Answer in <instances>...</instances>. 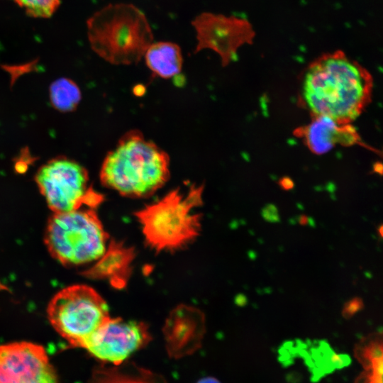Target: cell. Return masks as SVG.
Returning a JSON list of instances; mask_svg holds the SVG:
<instances>
[{
    "mask_svg": "<svg viewBox=\"0 0 383 383\" xmlns=\"http://www.w3.org/2000/svg\"><path fill=\"white\" fill-rule=\"evenodd\" d=\"M205 316L199 309L185 304L174 308L167 316L165 331L169 338L184 340L200 334Z\"/></svg>",
    "mask_w": 383,
    "mask_h": 383,
    "instance_id": "cell-14",
    "label": "cell"
},
{
    "mask_svg": "<svg viewBox=\"0 0 383 383\" xmlns=\"http://www.w3.org/2000/svg\"><path fill=\"white\" fill-rule=\"evenodd\" d=\"M33 17H49L60 4V0H13Z\"/></svg>",
    "mask_w": 383,
    "mask_h": 383,
    "instance_id": "cell-16",
    "label": "cell"
},
{
    "mask_svg": "<svg viewBox=\"0 0 383 383\" xmlns=\"http://www.w3.org/2000/svg\"><path fill=\"white\" fill-rule=\"evenodd\" d=\"M149 340L150 333L144 323L109 317L82 348L99 360L119 364Z\"/></svg>",
    "mask_w": 383,
    "mask_h": 383,
    "instance_id": "cell-9",
    "label": "cell"
},
{
    "mask_svg": "<svg viewBox=\"0 0 383 383\" xmlns=\"http://www.w3.org/2000/svg\"><path fill=\"white\" fill-rule=\"evenodd\" d=\"M47 312L58 334L72 346L81 348L110 317L105 300L85 284L69 286L58 292L50 300Z\"/></svg>",
    "mask_w": 383,
    "mask_h": 383,
    "instance_id": "cell-6",
    "label": "cell"
},
{
    "mask_svg": "<svg viewBox=\"0 0 383 383\" xmlns=\"http://www.w3.org/2000/svg\"><path fill=\"white\" fill-rule=\"evenodd\" d=\"M87 29L93 50L116 65L138 63L154 41L145 14L129 3L104 6L88 20Z\"/></svg>",
    "mask_w": 383,
    "mask_h": 383,
    "instance_id": "cell-3",
    "label": "cell"
},
{
    "mask_svg": "<svg viewBox=\"0 0 383 383\" xmlns=\"http://www.w3.org/2000/svg\"><path fill=\"white\" fill-rule=\"evenodd\" d=\"M299 222L301 225H308L310 224L309 219L305 216H301L299 218Z\"/></svg>",
    "mask_w": 383,
    "mask_h": 383,
    "instance_id": "cell-19",
    "label": "cell"
},
{
    "mask_svg": "<svg viewBox=\"0 0 383 383\" xmlns=\"http://www.w3.org/2000/svg\"><path fill=\"white\" fill-rule=\"evenodd\" d=\"M108 240L94 209L89 207L54 213L45 233L50 255L68 267L96 262L105 252Z\"/></svg>",
    "mask_w": 383,
    "mask_h": 383,
    "instance_id": "cell-5",
    "label": "cell"
},
{
    "mask_svg": "<svg viewBox=\"0 0 383 383\" xmlns=\"http://www.w3.org/2000/svg\"><path fill=\"white\" fill-rule=\"evenodd\" d=\"M362 302L359 299H354L348 301L344 306L343 315L345 317H350L356 312L359 311L362 307Z\"/></svg>",
    "mask_w": 383,
    "mask_h": 383,
    "instance_id": "cell-17",
    "label": "cell"
},
{
    "mask_svg": "<svg viewBox=\"0 0 383 383\" xmlns=\"http://www.w3.org/2000/svg\"><path fill=\"white\" fill-rule=\"evenodd\" d=\"M196 43L194 53L211 50L218 55L225 67L237 57L240 47L251 44L255 36L251 24L245 18L211 12H201L191 22Z\"/></svg>",
    "mask_w": 383,
    "mask_h": 383,
    "instance_id": "cell-8",
    "label": "cell"
},
{
    "mask_svg": "<svg viewBox=\"0 0 383 383\" xmlns=\"http://www.w3.org/2000/svg\"><path fill=\"white\" fill-rule=\"evenodd\" d=\"M204 186L192 184L187 192L177 188L134 213L146 243L157 251L177 250L195 239L201 227Z\"/></svg>",
    "mask_w": 383,
    "mask_h": 383,
    "instance_id": "cell-4",
    "label": "cell"
},
{
    "mask_svg": "<svg viewBox=\"0 0 383 383\" xmlns=\"http://www.w3.org/2000/svg\"><path fill=\"white\" fill-rule=\"evenodd\" d=\"M143 57L149 70L155 76L170 79L180 74L183 56L180 46L171 41L152 42Z\"/></svg>",
    "mask_w": 383,
    "mask_h": 383,
    "instance_id": "cell-13",
    "label": "cell"
},
{
    "mask_svg": "<svg viewBox=\"0 0 383 383\" xmlns=\"http://www.w3.org/2000/svg\"><path fill=\"white\" fill-rule=\"evenodd\" d=\"M50 99L56 109L62 112L72 111L80 101V89L73 81L61 78L50 85Z\"/></svg>",
    "mask_w": 383,
    "mask_h": 383,
    "instance_id": "cell-15",
    "label": "cell"
},
{
    "mask_svg": "<svg viewBox=\"0 0 383 383\" xmlns=\"http://www.w3.org/2000/svg\"><path fill=\"white\" fill-rule=\"evenodd\" d=\"M170 177L168 154L138 130L121 136L105 157L99 173L103 186L135 199L152 196Z\"/></svg>",
    "mask_w": 383,
    "mask_h": 383,
    "instance_id": "cell-2",
    "label": "cell"
},
{
    "mask_svg": "<svg viewBox=\"0 0 383 383\" xmlns=\"http://www.w3.org/2000/svg\"><path fill=\"white\" fill-rule=\"evenodd\" d=\"M294 134L316 155L327 153L337 145H364L351 123H340L323 116L311 117L309 123L299 127Z\"/></svg>",
    "mask_w": 383,
    "mask_h": 383,
    "instance_id": "cell-11",
    "label": "cell"
},
{
    "mask_svg": "<svg viewBox=\"0 0 383 383\" xmlns=\"http://www.w3.org/2000/svg\"><path fill=\"white\" fill-rule=\"evenodd\" d=\"M135 255L133 248L113 240L103 255L84 274L91 278L106 279L114 288L122 289L131 274Z\"/></svg>",
    "mask_w": 383,
    "mask_h": 383,
    "instance_id": "cell-12",
    "label": "cell"
},
{
    "mask_svg": "<svg viewBox=\"0 0 383 383\" xmlns=\"http://www.w3.org/2000/svg\"><path fill=\"white\" fill-rule=\"evenodd\" d=\"M0 383H58L44 348L30 342L0 345Z\"/></svg>",
    "mask_w": 383,
    "mask_h": 383,
    "instance_id": "cell-10",
    "label": "cell"
},
{
    "mask_svg": "<svg viewBox=\"0 0 383 383\" xmlns=\"http://www.w3.org/2000/svg\"><path fill=\"white\" fill-rule=\"evenodd\" d=\"M196 383H221V382L214 377H204L199 379Z\"/></svg>",
    "mask_w": 383,
    "mask_h": 383,
    "instance_id": "cell-18",
    "label": "cell"
},
{
    "mask_svg": "<svg viewBox=\"0 0 383 383\" xmlns=\"http://www.w3.org/2000/svg\"><path fill=\"white\" fill-rule=\"evenodd\" d=\"M35 179L54 213L75 210L83 205L95 209L104 200V196L89 185L87 170L66 157H55L41 166Z\"/></svg>",
    "mask_w": 383,
    "mask_h": 383,
    "instance_id": "cell-7",
    "label": "cell"
},
{
    "mask_svg": "<svg viewBox=\"0 0 383 383\" xmlns=\"http://www.w3.org/2000/svg\"><path fill=\"white\" fill-rule=\"evenodd\" d=\"M373 79L360 63L336 50L311 62L301 75L298 104L311 117L351 123L371 102Z\"/></svg>",
    "mask_w": 383,
    "mask_h": 383,
    "instance_id": "cell-1",
    "label": "cell"
}]
</instances>
